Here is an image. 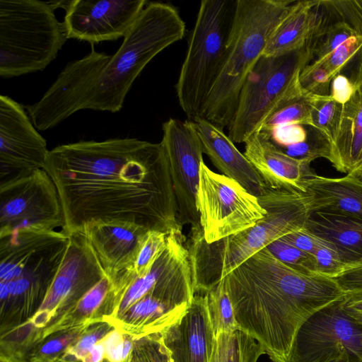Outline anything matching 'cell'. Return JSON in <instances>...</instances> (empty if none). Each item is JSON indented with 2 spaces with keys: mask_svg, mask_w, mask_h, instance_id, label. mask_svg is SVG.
I'll return each instance as SVG.
<instances>
[{
  "mask_svg": "<svg viewBox=\"0 0 362 362\" xmlns=\"http://www.w3.org/2000/svg\"><path fill=\"white\" fill-rule=\"evenodd\" d=\"M105 349L102 344L95 345L84 357L83 362H100L105 354Z\"/></svg>",
  "mask_w": 362,
  "mask_h": 362,
  "instance_id": "f6af8a7d",
  "label": "cell"
},
{
  "mask_svg": "<svg viewBox=\"0 0 362 362\" xmlns=\"http://www.w3.org/2000/svg\"><path fill=\"white\" fill-rule=\"evenodd\" d=\"M146 0L58 1L68 39L90 45L124 37L148 4Z\"/></svg>",
  "mask_w": 362,
  "mask_h": 362,
  "instance_id": "5bb4252c",
  "label": "cell"
},
{
  "mask_svg": "<svg viewBox=\"0 0 362 362\" xmlns=\"http://www.w3.org/2000/svg\"><path fill=\"white\" fill-rule=\"evenodd\" d=\"M63 345L62 343L57 339L52 340L45 344L42 348V352L45 354H52L58 352Z\"/></svg>",
  "mask_w": 362,
  "mask_h": 362,
  "instance_id": "7dc6e473",
  "label": "cell"
},
{
  "mask_svg": "<svg viewBox=\"0 0 362 362\" xmlns=\"http://www.w3.org/2000/svg\"><path fill=\"white\" fill-rule=\"evenodd\" d=\"M316 60L326 65L333 78L344 75L358 87L362 80V36L349 37L329 55Z\"/></svg>",
  "mask_w": 362,
  "mask_h": 362,
  "instance_id": "4316f807",
  "label": "cell"
},
{
  "mask_svg": "<svg viewBox=\"0 0 362 362\" xmlns=\"http://www.w3.org/2000/svg\"><path fill=\"white\" fill-rule=\"evenodd\" d=\"M151 362H172L170 354L163 345L161 337L153 341Z\"/></svg>",
  "mask_w": 362,
  "mask_h": 362,
  "instance_id": "b9f144b4",
  "label": "cell"
},
{
  "mask_svg": "<svg viewBox=\"0 0 362 362\" xmlns=\"http://www.w3.org/2000/svg\"><path fill=\"white\" fill-rule=\"evenodd\" d=\"M204 295L215 337L221 333L230 334L240 330L223 281L221 280L214 288L205 292Z\"/></svg>",
  "mask_w": 362,
  "mask_h": 362,
  "instance_id": "83f0119b",
  "label": "cell"
},
{
  "mask_svg": "<svg viewBox=\"0 0 362 362\" xmlns=\"http://www.w3.org/2000/svg\"><path fill=\"white\" fill-rule=\"evenodd\" d=\"M357 88L346 76L337 74L332 80L329 95L337 103L344 105L351 98Z\"/></svg>",
  "mask_w": 362,
  "mask_h": 362,
  "instance_id": "f35d334b",
  "label": "cell"
},
{
  "mask_svg": "<svg viewBox=\"0 0 362 362\" xmlns=\"http://www.w3.org/2000/svg\"><path fill=\"white\" fill-rule=\"evenodd\" d=\"M311 212L362 219V180L352 175L327 177L316 173L304 182Z\"/></svg>",
  "mask_w": 362,
  "mask_h": 362,
  "instance_id": "44dd1931",
  "label": "cell"
},
{
  "mask_svg": "<svg viewBox=\"0 0 362 362\" xmlns=\"http://www.w3.org/2000/svg\"><path fill=\"white\" fill-rule=\"evenodd\" d=\"M332 23L343 22L362 36V0H322Z\"/></svg>",
  "mask_w": 362,
  "mask_h": 362,
  "instance_id": "d6a6232c",
  "label": "cell"
},
{
  "mask_svg": "<svg viewBox=\"0 0 362 362\" xmlns=\"http://www.w3.org/2000/svg\"><path fill=\"white\" fill-rule=\"evenodd\" d=\"M51 1L0 0V76L45 69L67 38Z\"/></svg>",
  "mask_w": 362,
  "mask_h": 362,
  "instance_id": "8992f818",
  "label": "cell"
},
{
  "mask_svg": "<svg viewBox=\"0 0 362 362\" xmlns=\"http://www.w3.org/2000/svg\"><path fill=\"white\" fill-rule=\"evenodd\" d=\"M221 280L240 330L255 339L273 362H286L301 325L345 294L335 279L297 272L266 247Z\"/></svg>",
  "mask_w": 362,
  "mask_h": 362,
  "instance_id": "3957f363",
  "label": "cell"
},
{
  "mask_svg": "<svg viewBox=\"0 0 362 362\" xmlns=\"http://www.w3.org/2000/svg\"><path fill=\"white\" fill-rule=\"evenodd\" d=\"M305 228L332 245L350 269L362 267V219L311 212Z\"/></svg>",
  "mask_w": 362,
  "mask_h": 362,
  "instance_id": "7402d4cb",
  "label": "cell"
},
{
  "mask_svg": "<svg viewBox=\"0 0 362 362\" xmlns=\"http://www.w3.org/2000/svg\"><path fill=\"white\" fill-rule=\"evenodd\" d=\"M68 235L66 251L44 298V308H53L77 294L83 296L107 276L85 235Z\"/></svg>",
  "mask_w": 362,
  "mask_h": 362,
  "instance_id": "e0dca14e",
  "label": "cell"
},
{
  "mask_svg": "<svg viewBox=\"0 0 362 362\" xmlns=\"http://www.w3.org/2000/svg\"><path fill=\"white\" fill-rule=\"evenodd\" d=\"M258 200L267 214L254 226L236 235L209 244L201 228L191 230L186 245L195 293L208 291L256 252L285 235L305 228L311 214L309 199L304 193L267 189Z\"/></svg>",
  "mask_w": 362,
  "mask_h": 362,
  "instance_id": "277c9868",
  "label": "cell"
},
{
  "mask_svg": "<svg viewBox=\"0 0 362 362\" xmlns=\"http://www.w3.org/2000/svg\"><path fill=\"white\" fill-rule=\"evenodd\" d=\"M263 347L252 337L241 330L216 337L210 362H257Z\"/></svg>",
  "mask_w": 362,
  "mask_h": 362,
  "instance_id": "484cf974",
  "label": "cell"
},
{
  "mask_svg": "<svg viewBox=\"0 0 362 362\" xmlns=\"http://www.w3.org/2000/svg\"><path fill=\"white\" fill-rule=\"evenodd\" d=\"M333 76L326 65L320 60H315L300 71L299 83L306 92L319 96L329 95Z\"/></svg>",
  "mask_w": 362,
  "mask_h": 362,
  "instance_id": "836d02e7",
  "label": "cell"
},
{
  "mask_svg": "<svg viewBox=\"0 0 362 362\" xmlns=\"http://www.w3.org/2000/svg\"><path fill=\"white\" fill-rule=\"evenodd\" d=\"M314 0L293 1L272 33L263 55L276 57L303 47L314 24Z\"/></svg>",
  "mask_w": 362,
  "mask_h": 362,
  "instance_id": "603a6c76",
  "label": "cell"
},
{
  "mask_svg": "<svg viewBox=\"0 0 362 362\" xmlns=\"http://www.w3.org/2000/svg\"><path fill=\"white\" fill-rule=\"evenodd\" d=\"M122 341V334L118 331L110 333L103 343L107 355L108 356Z\"/></svg>",
  "mask_w": 362,
  "mask_h": 362,
  "instance_id": "ee69618b",
  "label": "cell"
},
{
  "mask_svg": "<svg viewBox=\"0 0 362 362\" xmlns=\"http://www.w3.org/2000/svg\"><path fill=\"white\" fill-rule=\"evenodd\" d=\"M185 32L175 7L148 2L114 54L97 52L91 45L87 55L69 62L41 99L30 105L32 117L45 131L81 110L120 111L146 66Z\"/></svg>",
  "mask_w": 362,
  "mask_h": 362,
  "instance_id": "7a4b0ae2",
  "label": "cell"
},
{
  "mask_svg": "<svg viewBox=\"0 0 362 362\" xmlns=\"http://www.w3.org/2000/svg\"><path fill=\"white\" fill-rule=\"evenodd\" d=\"M322 240L313 254L318 274L334 279L350 270L339 253L328 243Z\"/></svg>",
  "mask_w": 362,
  "mask_h": 362,
  "instance_id": "e575fe53",
  "label": "cell"
},
{
  "mask_svg": "<svg viewBox=\"0 0 362 362\" xmlns=\"http://www.w3.org/2000/svg\"><path fill=\"white\" fill-rule=\"evenodd\" d=\"M346 293L362 289V267L350 269L334 279Z\"/></svg>",
  "mask_w": 362,
  "mask_h": 362,
  "instance_id": "60d3db41",
  "label": "cell"
},
{
  "mask_svg": "<svg viewBox=\"0 0 362 362\" xmlns=\"http://www.w3.org/2000/svg\"><path fill=\"white\" fill-rule=\"evenodd\" d=\"M362 92V80L358 86ZM362 180V151L356 163L346 173Z\"/></svg>",
  "mask_w": 362,
  "mask_h": 362,
  "instance_id": "bcb514c9",
  "label": "cell"
},
{
  "mask_svg": "<svg viewBox=\"0 0 362 362\" xmlns=\"http://www.w3.org/2000/svg\"><path fill=\"white\" fill-rule=\"evenodd\" d=\"M332 146V166L347 173L356 163L362 151V92L358 87L351 98L343 105Z\"/></svg>",
  "mask_w": 362,
  "mask_h": 362,
  "instance_id": "cb8c5ba5",
  "label": "cell"
},
{
  "mask_svg": "<svg viewBox=\"0 0 362 362\" xmlns=\"http://www.w3.org/2000/svg\"><path fill=\"white\" fill-rule=\"evenodd\" d=\"M341 305L344 311L362 326V289L346 293Z\"/></svg>",
  "mask_w": 362,
  "mask_h": 362,
  "instance_id": "ab89813d",
  "label": "cell"
},
{
  "mask_svg": "<svg viewBox=\"0 0 362 362\" xmlns=\"http://www.w3.org/2000/svg\"><path fill=\"white\" fill-rule=\"evenodd\" d=\"M276 259L293 269L307 275H319L313 255L277 239L266 247Z\"/></svg>",
  "mask_w": 362,
  "mask_h": 362,
  "instance_id": "4dcf8cb0",
  "label": "cell"
},
{
  "mask_svg": "<svg viewBox=\"0 0 362 362\" xmlns=\"http://www.w3.org/2000/svg\"><path fill=\"white\" fill-rule=\"evenodd\" d=\"M279 239L311 255L315 253L322 241L305 227L293 230Z\"/></svg>",
  "mask_w": 362,
  "mask_h": 362,
  "instance_id": "74e56055",
  "label": "cell"
},
{
  "mask_svg": "<svg viewBox=\"0 0 362 362\" xmlns=\"http://www.w3.org/2000/svg\"><path fill=\"white\" fill-rule=\"evenodd\" d=\"M281 150L291 158L308 163L320 158L328 160L332 165L334 163L332 141L322 132L310 125H307V135L303 141Z\"/></svg>",
  "mask_w": 362,
  "mask_h": 362,
  "instance_id": "f1b7e54d",
  "label": "cell"
},
{
  "mask_svg": "<svg viewBox=\"0 0 362 362\" xmlns=\"http://www.w3.org/2000/svg\"><path fill=\"white\" fill-rule=\"evenodd\" d=\"M98 340L96 334H90L84 337L73 349L74 354L77 357H83L95 345Z\"/></svg>",
  "mask_w": 362,
  "mask_h": 362,
  "instance_id": "7bdbcfd3",
  "label": "cell"
},
{
  "mask_svg": "<svg viewBox=\"0 0 362 362\" xmlns=\"http://www.w3.org/2000/svg\"><path fill=\"white\" fill-rule=\"evenodd\" d=\"M341 299L321 308L301 325L286 362L337 358L362 362V326L344 311Z\"/></svg>",
  "mask_w": 362,
  "mask_h": 362,
  "instance_id": "7c38bea8",
  "label": "cell"
},
{
  "mask_svg": "<svg viewBox=\"0 0 362 362\" xmlns=\"http://www.w3.org/2000/svg\"><path fill=\"white\" fill-rule=\"evenodd\" d=\"M316 45L308 39L303 47L288 53L259 58L243 85L227 127V135L234 143H245L280 101L302 88L299 75L314 58Z\"/></svg>",
  "mask_w": 362,
  "mask_h": 362,
  "instance_id": "ba28073f",
  "label": "cell"
},
{
  "mask_svg": "<svg viewBox=\"0 0 362 362\" xmlns=\"http://www.w3.org/2000/svg\"><path fill=\"white\" fill-rule=\"evenodd\" d=\"M293 2L236 1L226 59L200 117L223 129L228 127L247 75L263 55L272 33Z\"/></svg>",
  "mask_w": 362,
  "mask_h": 362,
  "instance_id": "5b68a950",
  "label": "cell"
},
{
  "mask_svg": "<svg viewBox=\"0 0 362 362\" xmlns=\"http://www.w3.org/2000/svg\"><path fill=\"white\" fill-rule=\"evenodd\" d=\"M49 152L46 140L34 127L24 106L8 96L1 95V179L4 176L11 175L10 178L21 173L45 169Z\"/></svg>",
  "mask_w": 362,
  "mask_h": 362,
  "instance_id": "9a60e30c",
  "label": "cell"
},
{
  "mask_svg": "<svg viewBox=\"0 0 362 362\" xmlns=\"http://www.w3.org/2000/svg\"><path fill=\"white\" fill-rule=\"evenodd\" d=\"M44 170L57 187L66 235L100 221L182 230L161 142L115 138L63 144L49 151Z\"/></svg>",
  "mask_w": 362,
  "mask_h": 362,
  "instance_id": "6da1fadb",
  "label": "cell"
},
{
  "mask_svg": "<svg viewBox=\"0 0 362 362\" xmlns=\"http://www.w3.org/2000/svg\"><path fill=\"white\" fill-rule=\"evenodd\" d=\"M164 148L177 206V220L191 230L200 228L197 190L203 160L202 142L194 122L170 118L163 124Z\"/></svg>",
  "mask_w": 362,
  "mask_h": 362,
  "instance_id": "4fadbf2b",
  "label": "cell"
},
{
  "mask_svg": "<svg viewBox=\"0 0 362 362\" xmlns=\"http://www.w3.org/2000/svg\"><path fill=\"white\" fill-rule=\"evenodd\" d=\"M317 96L303 88L290 94L276 105L257 132L267 134L275 129L291 124L311 126L313 104Z\"/></svg>",
  "mask_w": 362,
  "mask_h": 362,
  "instance_id": "d4e9b609",
  "label": "cell"
},
{
  "mask_svg": "<svg viewBox=\"0 0 362 362\" xmlns=\"http://www.w3.org/2000/svg\"><path fill=\"white\" fill-rule=\"evenodd\" d=\"M69 243L63 230L19 231L0 238V298L48 292Z\"/></svg>",
  "mask_w": 362,
  "mask_h": 362,
  "instance_id": "9c48e42d",
  "label": "cell"
},
{
  "mask_svg": "<svg viewBox=\"0 0 362 362\" xmlns=\"http://www.w3.org/2000/svg\"><path fill=\"white\" fill-rule=\"evenodd\" d=\"M160 337L172 362H210L216 337L204 293H195L184 315Z\"/></svg>",
  "mask_w": 362,
  "mask_h": 362,
  "instance_id": "2e32d148",
  "label": "cell"
},
{
  "mask_svg": "<svg viewBox=\"0 0 362 362\" xmlns=\"http://www.w3.org/2000/svg\"><path fill=\"white\" fill-rule=\"evenodd\" d=\"M167 236L165 233L148 230L143 240L133 267L127 271L136 276H141L148 273L163 249Z\"/></svg>",
  "mask_w": 362,
  "mask_h": 362,
  "instance_id": "1f68e13d",
  "label": "cell"
},
{
  "mask_svg": "<svg viewBox=\"0 0 362 362\" xmlns=\"http://www.w3.org/2000/svg\"><path fill=\"white\" fill-rule=\"evenodd\" d=\"M64 226L57 187L44 169L1 182L0 238L19 231H53Z\"/></svg>",
  "mask_w": 362,
  "mask_h": 362,
  "instance_id": "30bf717a",
  "label": "cell"
},
{
  "mask_svg": "<svg viewBox=\"0 0 362 362\" xmlns=\"http://www.w3.org/2000/svg\"><path fill=\"white\" fill-rule=\"evenodd\" d=\"M114 290L113 281L109 276H105L79 300L78 309L85 314L93 312Z\"/></svg>",
  "mask_w": 362,
  "mask_h": 362,
  "instance_id": "8d00e7d4",
  "label": "cell"
},
{
  "mask_svg": "<svg viewBox=\"0 0 362 362\" xmlns=\"http://www.w3.org/2000/svg\"><path fill=\"white\" fill-rule=\"evenodd\" d=\"M342 107L330 95L317 96L313 104L311 126L322 132L332 143L339 124Z\"/></svg>",
  "mask_w": 362,
  "mask_h": 362,
  "instance_id": "f546056e",
  "label": "cell"
},
{
  "mask_svg": "<svg viewBox=\"0 0 362 362\" xmlns=\"http://www.w3.org/2000/svg\"><path fill=\"white\" fill-rule=\"evenodd\" d=\"M357 35L346 23L337 22L330 25L317 42L314 49L315 59H321L339 47L349 37Z\"/></svg>",
  "mask_w": 362,
  "mask_h": 362,
  "instance_id": "d590c367",
  "label": "cell"
},
{
  "mask_svg": "<svg viewBox=\"0 0 362 362\" xmlns=\"http://www.w3.org/2000/svg\"><path fill=\"white\" fill-rule=\"evenodd\" d=\"M199 136L203 152L223 173L259 197L267 189L260 175L226 134L223 129L200 117L191 119Z\"/></svg>",
  "mask_w": 362,
  "mask_h": 362,
  "instance_id": "ffe728a7",
  "label": "cell"
},
{
  "mask_svg": "<svg viewBox=\"0 0 362 362\" xmlns=\"http://www.w3.org/2000/svg\"><path fill=\"white\" fill-rule=\"evenodd\" d=\"M244 155L269 189L303 193L305 180L315 174L310 163L290 157L259 132L245 142Z\"/></svg>",
  "mask_w": 362,
  "mask_h": 362,
  "instance_id": "d6986e66",
  "label": "cell"
},
{
  "mask_svg": "<svg viewBox=\"0 0 362 362\" xmlns=\"http://www.w3.org/2000/svg\"><path fill=\"white\" fill-rule=\"evenodd\" d=\"M237 0H202L175 86L180 106L189 119L200 117L221 73Z\"/></svg>",
  "mask_w": 362,
  "mask_h": 362,
  "instance_id": "52a82bcc",
  "label": "cell"
},
{
  "mask_svg": "<svg viewBox=\"0 0 362 362\" xmlns=\"http://www.w3.org/2000/svg\"><path fill=\"white\" fill-rule=\"evenodd\" d=\"M136 223L124 221H100L87 225L82 233L112 280L130 269L143 240L148 231Z\"/></svg>",
  "mask_w": 362,
  "mask_h": 362,
  "instance_id": "ac0fdd59",
  "label": "cell"
},
{
  "mask_svg": "<svg viewBox=\"0 0 362 362\" xmlns=\"http://www.w3.org/2000/svg\"><path fill=\"white\" fill-rule=\"evenodd\" d=\"M197 209L202 236L210 244L252 226L267 214L258 197L235 180L200 168Z\"/></svg>",
  "mask_w": 362,
  "mask_h": 362,
  "instance_id": "8fae6325",
  "label": "cell"
},
{
  "mask_svg": "<svg viewBox=\"0 0 362 362\" xmlns=\"http://www.w3.org/2000/svg\"><path fill=\"white\" fill-rule=\"evenodd\" d=\"M328 362H349V361L346 358H337Z\"/></svg>",
  "mask_w": 362,
  "mask_h": 362,
  "instance_id": "c3c4849f",
  "label": "cell"
}]
</instances>
